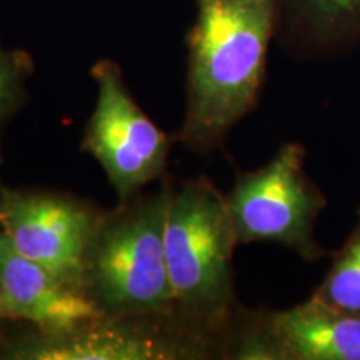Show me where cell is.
<instances>
[{
  "label": "cell",
  "mask_w": 360,
  "mask_h": 360,
  "mask_svg": "<svg viewBox=\"0 0 360 360\" xmlns=\"http://www.w3.org/2000/svg\"><path fill=\"white\" fill-rule=\"evenodd\" d=\"M277 22L278 0H197L179 142L207 154L249 114L262 90Z\"/></svg>",
  "instance_id": "1"
},
{
  "label": "cell",
  "mask_w": 360,
  "mask_h": 360,
  "mask_svg": "<svg viewBox=\"0 0 360 360\" xmlns=\"http://www.w3.org/2000/svg\"><path fill=\"white\" fill-rule=\"evenodd\" d=\"M236 247L225 195L209 179L172 186L165 220V259L175 315L222 340L225 355L238 314L232 269Z\"/></svg>",
  "instance_id": "2"
},
{
  "label": "cell",
  "mask_w": 360,
  "mask_h": 360,
  "mask_svg": "<svg viewBox=\"0 0 360 360\" xmlns=\"http://www.w3.org/2000/svg\"><path fill=\"white\" fill-rule=\"evenodd\" d=\"M172 184L137 193L103 212L84 262L80 292L102 317L175 315L165 259V220Z\"/></svg>",
  "instance_id": "3"
},
{
  "label": "cell",
  "mask_w": 360,
  "mask_h": 360,
  "mask_svg": "<svg viewBox=\"0 0 360 360\" xmlns=\"http://www.w3.org/2000/svg\"><path fill=\"white\" fill-rule=\"evenodd\" d=\"M225 355L217 337L192 327L177 315L97 317L69 330L32 327L8 335L0 359L17 360H167Z\"/></svg>",
  "instance_id": "4"
},
{
  "label": "cell",
  "mask_w": 360,
  "mask_h": 360,
  "mask_svg": "<svg viewBox=\"0 0 360 360\" xmlns=\"http://www.w3.org/2000/svg\"><path fill=\"white\" fill-rule=\"evenodd\" d=\"M305 148L289 142L267 164L238 172L225 195L237 244L274 242L314 262L326 250L315 240V220L327 200L304 169Z\"/></svg>",
  "instance_id": "5"
},
{
  "label": "cell",
  "mask_w": 360,
  "mask_h": 360,
  "mask_svg": "<svg viewBox=\"0 0 360 360\" xmlns=\"http://www.w3.org/2000/svg\"><path fill=\"white\" fill-rule=\"evenodd\" d=\"M90 75L97 85V102L85 127L82 150L101 164L119 202L129 200L164 177L170 139L135 102L117 62L101 58Z\"/></svg>",
  "instance_id": "6"
},
{
  "label": "cell",
  "mask_w": 360,
  "mask_h": 360,
  "mask_svg": "<svg viewBox=\"0 0 360 360\" xmlns=\"http://www.w3.org/2000/svg\"><path fill=\"white\" fill-rule=\"evenodd\" d=\"M102 214L72 193L8 188L0 231L20 254L80 290L84 262Z\"/></svg>",
  "instance_id": "7"
},
{
  "label": "cell",
  "mask_w": 360,
  "mask_h": 360,
  "mask_svg": "<svg viewBox=\"0 0 360 360\" xmlns=\"http://www.w3.org/2000/svg\"><path fill=\"white\" fill-rule=\"evenodd\" d=\"M227 357L245 360H360V317L310 297L276 312H238Z\"/></svg>",
  "instance_id": "8"
},
{
  "label": "cell",
  "mask_w": 360,
  "mask_h": 360,
  "mask_svg": "<svg viewBox=\"0 0 360 360\" xmlns=\"http://www.w3.org/2000/svg\"><path fill=\"white\" fill-rule=\"evenodd\" d=\"M0 294L13 322L29 323L39 330H69L102 317L82 292L20 254L4 231H0Z\"/></svg>",
  "instance_id": "9"
},
{
  "label": "cell",
  "mask_w": 360,
  "mask_h": 360,
  "mask_svg": "<svg viewBox=\"0 0 360 360\" xmlns=\"http://www.w3.org/2000/svg\"><path fill=\"white\" fill-rule=\"evenodd\" d=\"M278 30L290 47L350 44L360 39V0H278Z\"/></svg>",
  "instance_id": "10"
},
{
  "label": "cell",
  "mask_w": 360,
  "mask_h": 360,
  "mask_svg": "<svg viewBox=\"0 0 360 360\" xmlns=\"http://www.w3.org/2000/svg\"><path fill=\"white\" fill-rule=\"evenodd\" d=\"M312 299L360 317V207L352 232L342 249L332 255L330 267Z\"/></svg>",
  "instance_id": "11"
},
{
  "label": "cell",
  "mask_w": 360,
  "mask_h": 360,
  "mask_svg": "<svg viewBox=\"0 0 360 360\" xmlns=\"http://www.w3.org/2000/svg\"><path fill=\"white\" fill-rule=\"evenodd\" d=\"M35 62L22 49H6L0 44V159L4 129L27 101V82L32 77Z\"/></svg>",
  "instance_id": "12"
},
{
  "label": "cell",
  "mask_w": 360,
  "mask_h": 360,
  "mask_svg": "<svg viewBox=\"0 0 360 360\" xmlns=\"http://www.w3.org/2000/svg\"><path fill=\"white\" fill-rule=\"evenodd\" d=\"M0 322H13L11 319V314H8V309L2 294H0Z\"/></svg>",
  "instance_id": "13"
},
{
  "label": "cell",
  "mask_w": 360,
  "mask_h": 360,
  "mask_svg": "<svg viewBox=\"0 0 360 360\" xmlns=\"http://www.w3.org/2000/svg\"><path fill=\"white\" fill-rule=\"evenodd\" d=\"M7 187L0 186V219H2V212H4V205H6V199H7Z\"/></svg>",
  "instance_id": "14"
},
{
  "label": "cell",
  "mask_w": 360,
  "mask_h": 360,
  "mask_svg": "<svg viewBox=\"0 0 360 360\" xmlns=\"http://www.w3.org/2000/svg\"><path fill=\"white\" fill-rule=\"evenodd\" d=\"M0 323H2V322H0ZM6 337H7L6 328L0 327V352H2V345H4V342H6Z\"/></svg>",
  "instance_id": "15"
}]
</instances>
